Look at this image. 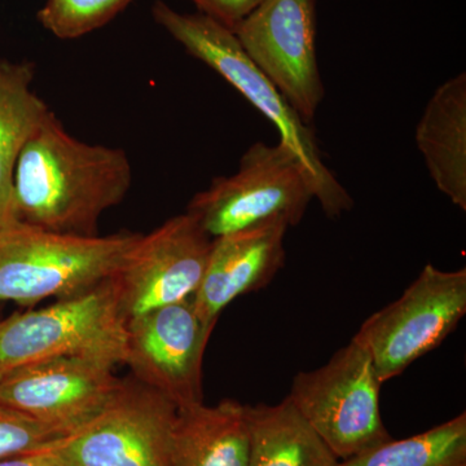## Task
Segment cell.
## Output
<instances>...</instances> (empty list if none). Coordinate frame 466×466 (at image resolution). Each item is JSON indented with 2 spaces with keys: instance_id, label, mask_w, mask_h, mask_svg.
Wrapping results in <instances>:
<instances>
[{
  "instance_id": "cell-21",
  "label": "cell",
  "mask_w": 466,
  "mask_h": 466,
  "mask_svg": "<svg viewBox=\"0 0 466 466\" xmlns=\"http://www.w3.org/2000/svg\"><path fill=\"white\" fill-rule=\"evenodd\" d=\"M202 14L213 17L220 24L233 29L253 11L262 0H192Z\"/></svg>"
},
{
  "instance_id": "cell-2",
  "label": "cell",
  "mask_w": 466,
  "mask_h": 466,
  "mask_svg": "<svg viewBox=\"0 0 466 466\" xmlns=\"http://www.w3.org/2000/svg\"><path fill=\"white\" fill-rule=\"evenodd\" d=\"M152 12L189 55L226 79L278 128L280 143L299 158L325 216L337 219L351 210L354 200L321 158L314 130L254 66L229 27L208 15L180 14L164 2H156Z\"/></svg>"
},
{
  "instance_id": "cell-10",
  "label": "cell",
  "mask_w": 466,
  "mask_h": 466,
  "mask_svg": "<svg viewBox=\"0 0 466 466\" xmlns=\"http://www.w3.org/2000/svg\"><path fill=\"white\" fill-rule=\"evenodd\" d=\"M211 240L189 213L140 235L110 279L125 320L192 299L204 276Z\"/></svg>"
},
{
  "instance_id": "cell-7",
  "label": "cell",
  "mask_w": 466,
  "mask_h": 466,
  "mask_svg": "<svg viewBox=\"0 0 466 466\" xmlns=\"http://www.w3.org/2000/svg\"><path fill=\"white\" fill-rule=\"evenodd\" d=\"M177 410L157 391L137 380H122L96 415L36 451L66 466H171Z\"/></svg>"
},
{
  "instance_id": "cell-15",
  "label": "cell",
  "mask_w": 466,
  "mask_h": 466,
  "mask_svg": "<svg viewBox=\"0 0 466 466\" xmlns=\"http://www.w3.org/2000/svg\"><path fill=\"white\" fill-rule=\"evenodd\" d=\"M247 404L180 408L171 431V466H249Z\"/></svg>"
},
{
  "instance_id": "cell-6",
  "label": "cell",
  "mask_w": 466,
  "mask_h": 466,
  "mask_svg": "<svg viewBox=\"0 0 466 466\" xmlns=\"http://www.w3.org/2000/svg\"><path fill=\"white\" fill-rule=\"evenodd\" d=\"M312 198L308 175L287 146L256 143L242 156L238 173L216 177L192 198L187 213L216 238L276 219L297 226Z\"/></svg>"
},
{
  "instance_id": "cell-16",
  "label": "cell",
  "mask_w": 466,
  "mask_h": 466,
  "mask_svg": "<svg viewBox=\"0 0 466 466\" xmlns=\"http://www.w3.org/2000/svg\"><path fill=\"white\" fill-rule=\"evenodd\" d=\"M32 63L0 60V236L16 228L14 180L27 140L51 112L33 88Z\"/></svg>"
},
{
  "instance_id": "cell-12",
  "label": "cell",
  "mask_w": 466,
  "mask_h": 466,
  "mask_svg": "<svg viewBox=\"0 0 466 466\" xmlns=\"http://www.w3.org/2000/svg\"><path fill=\"white\" fill-rule=\"evenodd\" d=\"M121 382L104 361L51 359L0 377V403L67 434L103 410Z\"/></svg>"
},
{
  "instance_id": "cell-22",
  "label": "cell",
  "mask_w": 466,
  "mask_h": 466,
  "mask_svg": "<svg viewBox=\"0 0 466 466\" xmlns=\"http://www.w3.org/2000/svg\"><path fill=\"white\" fill-rule=\"evenodd\" d=\"M0 466H66L51 453L43 452V451H34L26 455L16 456L3 460Z\"/></svg>"
},
{
  "instance_id": "cell-8",
  "label": "cell",
  "mask_w": 466,
  "mask_h": 466,
  "mask_svg": "<svg viewBox=\"0 0 466 466\" xmlns=\"http://www.w3.org/2000/svg\"><path fill=\"white\" fill-rule=\"evenodd\" d=\"M466 314V269L429 263L400 299L364 321L354 341L370 352L380 382L400 376L443 343Z\"/></svg>"
},
{
  "instance_id": "cell-9",
  "label": "cell",
  "mask_w": 466,
  "mask_h": 466,
  "mask_svg": "<svg viewBox=\"0 0 466 466\" xmlns=\"http://www.w3.org/2000/svg\"><path fill=\"white\" fill-rule=\"evenodd\" d=\"M232 32L254 66L311 125L325 95L315 0H262Z\"/></svg>"
},
{
  "instance_id": "cell-13",
  "label": "cell",
  "mask_w": 466,
  "mask_h": 466,
  "mask_svg": "<svg viewBox=\"0 0 466 466\" xmlns=\"http://www.w3.org/2000/svg\"><path fill=\"white\" fill-rule=\"evenodd\" d=\"M288 225L276 219L211 240L207 267L192 302L202 323L216 327L223 309L267 287L285 265Z\"/></svg>"
},
{
  "instance_id": "cell-1",
  "label": "cell",
  "mask_w": 466,
  "mask_h": 466,
  "mask_svg": "<svg viewBox=\"0 0 466 466\" xmlns=\"http://www.w3.org/2000/svg\"><path fill=\"white\" fill-rule=\"evenodd\" d=\"M131 183L125 150L76 139L50 112L18 158V222L43 231L96 236L101 216L125 200Z\"/></svg>"
},
{
  "instance_id": "cell-20",
  "label": "cell",
  "mask_w": 466,
  "mask_h": 466,
  "mask_svg": "<svg viewBox=\"0 0 466 466\" xmlns=\"http://www.w3.org/2000/svg\"><path fill=\"white\" fill-rule=\"evenodd\" d=\"M66 435L0 403V461L26 455Z\"/></svg>"
},
{
  "instance_id": "cell-3",
  "label": "cell",
  "mask_w": 466,
  "mask_h": 466,
  "mask_svg": "<svg viewBox=\"0 0 466 466\" xmlns=\"http://www.w3.org/2000/svg\"><path fill=\"white\" fill-rule=\"evenodd\" d=\"M140 235L75 236L18 225L0 236V302L67 299L112 279Z\"/></svg>"
},
{
  "instance_id": "cell-17",
  "label": "cell",
  "mask_w": 466,
  "mask_h": 466,
  "mask_svg": "<svg viewBox=\"0 0 466 466\" xmlns=\"http://www.w3.org/2000/svg\"><path fill=\"white\" fill-rule=\"evenodd\" d=\"M249 466H336L339 459L289 398L274 406L247 404Z\"/></svg>"
},
{
  "instance_id": "cell-4",
  "label": "cell",
  "mask_w": 466,
  "mask_h": 466,
  "mask_svg": "<svg viewBox=\"0 0 466 466\" xmlns=\"http://www.w3.org/2000/svg\"><path fill=\"white\" fill-rule=\"evenodd\" d=\"M126 320L112 280L0 320V377L58 358L124 364Z\"/></svg>"
},
{
  "instance_id": "cell-18",
  "label": "cell",
  "mask_w": 466,
  "mask_h": 466,
  "mask_svg": "<svg viewBox=\"0 0 466 466\" xmlns=\"http://www.w3.org/2000/svg\"><path fill=\"white\" fill-rule=\"evenodd\" d=\"M336 466H466V413L425 433L386 441Z\"/></svg>"
},
{
  "instance_id": "cell-14",
  "label": "cell",
  "mask_w": 466,
  "mask_h": 466,
  "mask_svg": "<svg viewBox=\"0 0 466 466\" xmlns=\"http://www.w3.org/2000/svg\"><path fill=\"white\" fill-rule=\"evenodd\" d=\"M429 175L453 205L466 210V75L435 90L416 127Z\"/></svg>"
},
{
  "instance_id": "cell-19",
  "label": "cell",
  "mask_w": 466,
  "mask_h": 466,
  "mask_svg": "<svg viewBox=\"0 0 466 466\" xmlns=\"http://www.w3.org/2000/svg\"><path fill=\"white\" fill-rule=\"evenodd\" d=\"M133 0H48L39 11L43 27L60 39H76L106 25Z\"/></svg>"
},
{
  "instance_id": "cell-11",
  "label": "cell",
  "mask_w": 466,
  "mask_h": 466,
  "mask_svg": "<svg viewBox=\"0 0 466 466\" xmlns=\"http://www.w3.org/2000/svg\"><path fill=\"white\" fill-rule=\"evenodd\" d=\"M213 330L192 299L150 309L126 321L124 364L177 410L204 403L202 361Z\"/></svg>"
},
{
  "instance_id": "cell-5",
  "label": "cell",
  "mask_w": 466,
  "mask_h": 466,
  "mask_svg": "<svg viewBox=\"0 0 466 466\" xmlns=\"http://www.w3.org/2000/svg\"><path fill=\"white\" fill-rule=\"evenodd\" d=\"M381 385L370 352L351 339L323 367L294 377L288 398L341 461L392 440Z\"/></svg>"
}]
</instances>
